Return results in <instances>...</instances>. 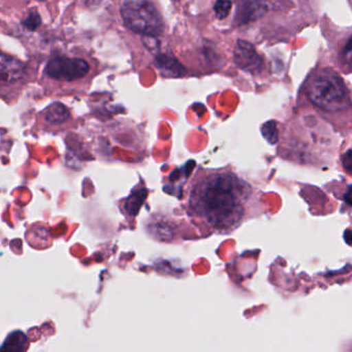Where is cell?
<instances>
[{
  "instance_id": "7",
  "label": "cell",
  "mask_w": 352,
  "mask_h": 352,
  "mask_svg": "<svg viewBox=\"0 0 352 352\" xmlns=\"http://www.w3.org/2000/svg\"><path fill=\"white\" fill-rule=\"evenodd\" d=\"M25 67L21 61L14 57L0 53V82L13 83L21 79L24 75Z\"/></svg>"
},
{
  "instance_id": "13",
  "label": "cell",
  "mask_w": 352,
  "mask_h": 352,
  "mask_svg": "<svg viewBox=\"0 0 352 352\" xmlns=\"http://www.w3.org/2000/svg\"><path fill=\"white\" fill-rule=\"evenodd\" d=\"M267 10H278L286 6V0H259Z\"/></svg>"
},
{
  "instance_id": "1",
  "label": "cell",
  "mask_w": 352,
  "mask_h": 352,
  "mask_svg": "<svg viewBox=\"0 0 352 352\" xmlns=\"http://www.w3.org/2000/svg\"><path fill=\"white\" fill-rule=\"evenodd\" d=\"M254 193L246 180L230 170H210L193 181L187 199L191 217L218 232H232L244 221Z\"/></svg>"
},
{
  "instance_id": "6",
  "label": "cell",
  "mask_w": 352,
  "mask_h": 352,
  "mask_svg": "<svg viewBox=\"0 0 352 352\" xmlns=\"http://www.w3.org/2000/svg\"><path fill=\"white\" fill-rule=\"evenodd\" d=\"M267 11V7L259 0H239L234 20L238 24L249 23L265 15Z\"/></svg>"
},
{
  "instance_id": "4",
  "label": "cell",
  "mask_w": 352,
  "mask_h": 352,
  "mask_svg": "<svg viewBox=\"0 0 352 352\" xmlns=\"http://www.w3.org/2000/svg\"><path fill=\"white\" fill-rule=\"evenodd\" d=\"M89 72V65L82 59L58 57L52 59L46 67V74L59 81H75L85 77Z\"/></svg>"
},
{
  "instance_id": "11",
  "label": "cell",
  "mask_w": 352,
  "mask_h": 352,
  "mask_svg": "<svg viewBox=\"0 0 352 352\" xmlns=\"http://www.w3.org/2000/svg\"><path fill=\"white\" fill-rule=\"evenodd\" d=\"M41 22L42 20H41L40 15L36 12H32L24 21V26L30 32H34L41 25Z\"/></svg>"
},
{
  "instance_id": "12",
  "label": "cell",
  "mask_w": 352,
  "mask_h": 352,
  "mask_svg": "<svg viewBox=\"0 0 352 352\" xmlns=\"http://www.w3.org/2000/svg\"><path fill=\"white\" fill-rule=\"evenodd\" d=\"M142 41H143L144 46L148 49V50L151 51H157L160 49V42H158L157 36H143L142 38Z\"/></svg>"
},
{
  "instance_id": "9",
  "label": "cell",
  "mask_w": 352,
  "mask_h": 352,
  "mask_svg": "<svg viewBox=\"0 0 352 352\" xmlns=\"http://www.w3.org/2000/svg\"><path fill=\"white\" fill-rule=\"evenodd\" d=\"M69 117V112L67 107L63 106V104H58V102L49 107L46 112V120L53 124H60V123L65 122Z\"/></svg>"
},
{
  "instance_id": "5",
  "label": "cell",
  "mask_w": 352,
  "mask_h": 352,
  "mask_svg": "<svg viewBox=\"0 0 352 352\" xmlns=\"http://www.w3.org/2000/svg\"><path fill=\"white\" fill-rule=\"evenodd\" d=\"M234 61L239 69L252 75L261 73L263 67V60L261 55L246 41H236L234 49Z\"/></svg>"
},
{
  "instance_id": "14",
  "label": "cell",
  "mask_w": 352,
  "mask_h": 352,
  "mask_svg": "<svg viewBox=\"0 0 352 352\" xmlns=\"http://www.w3.org/2000/svg\"><path fill=\"white\" fill-rule=\"evenodd\" d=\"M85 1L86 5H87L88 7L94 8L96 7V6L100 5L102 0H85Z\"/></svg>"
},
{
  "instance_id": "2",
  "label": "cell",
  "mask_w": 352,
  "mask_h": 352,
  "mask_svg": "<svg viewBox=\"0 0 352 352\" xmlns=\"http://www.w3.org/2000/svg\"><path fill=\"white\" fill-rule=\"evenodd\" d=\"M306 94L314 106L329 112L349 108V92L342 78L331 69H321L311 76Z\"/></svg>"
},
{
  "instance_id": "15",
  "label": "cell",
  "mask_w": 352,
  "mask_h": 352,
  "mask_svg": "<svg viewBox=\"0 0 352 352\" xmlns=\"http://www.w3.org/2000/svg\"><path fill=\"white\" fill-rule=\"evenodd\" d=\"M40 1H44V0H40Z\"/></svg>"
},
{
  "instance_id": "10",
  "label": "cell",
  "mask_w": 352,
  "mask_h": 352,
  "mask_svg": "<svg viewBox=\"0 0 352 352\" xmlns=\"http://www.w3.org/2000/svg\"><path fill=\"white\" fill-rule=\"evenodd\" d=\"M232 7V3L230 0H217L215 6H214V12H215L216 17L220 20L228 17Z\"/></svg>"
},
{
  "instance_id": "3",
  "label": "cell",
  "mask_w": 352,
  "mask_h": 352,
  "mask_svg": "<svg viewBox=\"0 0 352 352\" xmlns=\"http://www.w3.org/2000/svg\"><path fill=\"white\" fill-rule=\"evenodd\" d=\"M121 16L125 25L135 34L158 36L164 32L162 14L151 0H124Z\"/></svg>"
},
{
  "instance_id": "8",
  "label": "cell",
  "mask_w": 352,
  "mask_h": 352,
  "mask_svg": "<svg viewBox=\"0 0 352 352\" xmlns=\"http://www.w3.org/2000/svg\"><path fill=\"white\" fill-rule=\"evenodd\" d=\"M156 67L162 69L164 75L172 76V77H178L185 73L184 67L176 59L166 55L156 57Z\"/></svg>"
}]
</instances>
